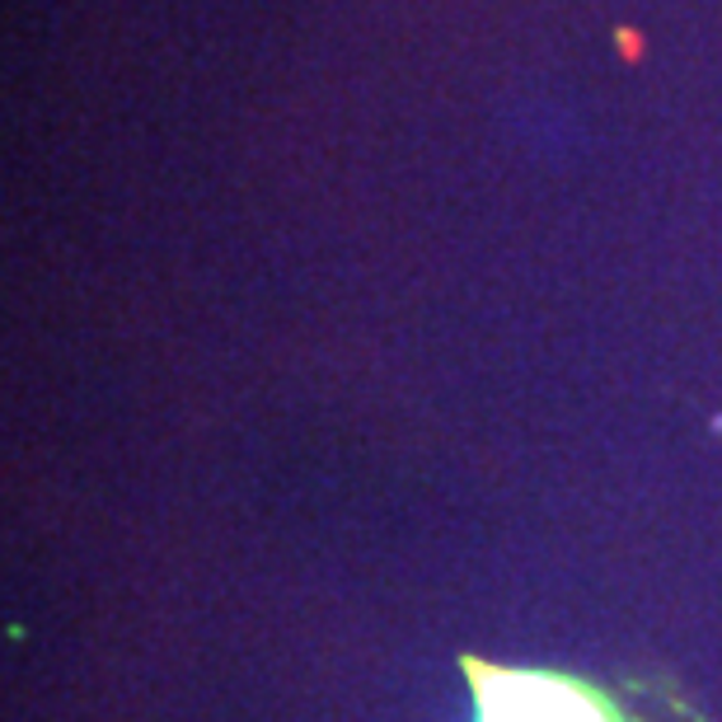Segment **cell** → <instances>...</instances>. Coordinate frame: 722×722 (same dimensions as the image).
Wrapping results in <instances>:
<instances>
[{
    "label": "cell",
    "instance_id": "7a4b0ae2",
    "mask_svg": "<svg viewBox=\"0 0 722 722\" xmlns=\"http://www.w3.org/2000/svg\"><path fill=\"white\" fill-rule=\"evenodd\" d=\"M615 47L624 52V61H638V57H642V38H638V28H615Z\"/></svg>",
    "mask_w": 722,
    "mask_h": 722
},
{
    "label": "cell",
    "instance_id": "6da1fadb",
    "mask_svg": "<svg viewBox=\"0 0 722 722\" xmlns=\"http://www.w3.org/2000/svg\"><path fill=\"white\" fill-rule=\"evenodd\" d=\"M474 722H709L676 681H595L558 666L460 657Z\"/></svg>",
    "mask_w": 722,
    "mask_h": 722
}]
</instances>
